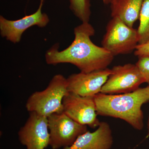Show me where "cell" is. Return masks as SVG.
<instances>
[{
	"label": "cell",
	"instance_id": "6da1fadb",
	"mask_svg": "<svg viewBox=\"0 0 149 149\" xmlns=\"http://www.w3.org/2000/svg\"><path fill=\"white\" fill-rule=\"evenodd\" d=\"M74 40L66 49L59 51L58 47L53 46L45 54L46 63L56 65L70 63L77 67L80 72H90L107 68L114 56L103 47L96 45L91 37L95 29L89 22H82L74 28Z\"/></svg>",
	"mask_w": 149,
	"mask_h": 149
},
{
	"label": "cell",
	"instance_id": "7a4b0ae2",
	"mask_svg": "<svg viewBox=\"0 0 149 149\" xmlns=\"http://www.w3.org/2000/svg\"><path fill=\"white\" fill-rule=\"evenodd\" d=\"M94 99L98 115L122 119L137 130L143 128L142 107L149 102V85L124 94L100 93L94 96Z\"/></svg>",
	"mask_w": 149,
	"mask_h": 149
},
{
	"label": "cell",
	"instance_id": "3957f363",
	"mask_svg": "<svg viewBox=\"0 0 149 149\" xmlns=\"http://www.w3.org/2000/svg\"><path fill=\"white\" fill-rule=\"evenodd\" d=\"M67 79L61 74L55 75L47 88L32 93L26 102V109L48 117L54 113L63 112V100L68 93Z\"/></svg>",
	"mask_w": 149,
	"mask_h": 149
},
{
	"label": "cell",
	"instance_id": "277c9868",
	"mask_svg": "<svg viewBox=\"0 0 149 149\" xmlns=\"http://www.w3.org/2000/svg\"><path fill=\"white\" fill-rule=\"evenodd\" d=\"M102 45L114 56L130 54L139 45L137 29L129 27L118 17H112L107 25Z\"/></svg>",
	"mask_w": 149,
	"mask_h": 149
},
{
	"label": "cell",
	"instance_id": "5b68a950",
	"mask_svg": "<svg viewBox=\"0 0 149 149\" xmlns=\"http://www.w3.org/2000/svg\"><path fill=\"white\" fill-rule=\"evenodd\" d=\"M47 119L49 146L52 149L70 146L79 136L88 131L87 125L76 122L64 112L54 113Z\"/></svg>",
	"mask_w": 149,
	"mask_h": 149
},
{
	"label": "cell",
	"instance_id": "8992f818",
	"mask_svg": "<svg viewBox=\"0 0 149 149\" xmlns=\"http://www.w3.org/2000/svg\"><path fill=\"white\" fill-rule=\"evenodd\" d=\"M102 88L101 93L107 95H118L131 93L146 83L136 64L127 63L116 65Z\"/></svg>",
	"mask_w": 149,
	"mask_h": 149
},
{
	"label": "cell",
	"instance_id": "52a82bcc",
	"mask_svg": "<svg viewBox=\"0 0 149 149\" xmlns=\"http://www.w3.org/2000/svg\"><path fill=\"white\" fill-rule=\"evenodd\" d=\"M63 112L72 120L91 128L98 127L94 97H83L68 92L63 100Z\"/></svg>",
	"mask_w": 149,
	"mask_h": 149
},
{
	"label": "cell",
	"instance_id": "ba28073f",
	"mask_svg": "<svg viewBox=\"0 0 149 149\" xmlns=\"http://www.w3.org/2000/svg\"><path fill=\"white\" fill-rule=\"evenodd\" d=\"M19 142L27 149H45L49 146L47 117L29 112L25 124L18 132Z\"/></svg>",
	"mask_w": 149,
	"mask_h": 149
},
{
	"label": "cell",
	"instance_id": "9c48e42d",
	"mask_svg": "<svg viewBox=\"0 0 149 149\" xmlns=\"http://www.w3.org/2000/svg\"><path fill=\"white\" fill-rule=\"evenodd\" d=\"M45 0H40L39 8L35 13L16 20L6 19L0 16V32L2 37L13 43L19 42L22 34L29 27L33 26L44 27L49 22L47 15L42 12Z\"/></svg>",
	"mask_w": 149,
	"mask_h": 149
},
{
	"label": "cell",
	"instance_id": "30bf717a",
	"mask_svg": "<svg viewBox=\"0 0 149 149\" xmlns=\"http://www.w3.org/2000/svg\"><path fill=\"white\" fill-rule=\"evenodd\" d=\"M111 72V70L107 68L71 74L67 78L68 92L83 97H94L101 93Z\"/></svg>",
	"mask_w": 149,
	"mask_h": 149
},
{
	"label": "cell",
	"instance_id": "8fae6325",
	"mask_svg": "<svg viewBox=\"0 0 149 149\" xmlns=\"http://www.w3.org/2000/svg\"><path fill=\"white\" fill-rule=\"evenodd\" d=\"M113 141L109 124L103 121L95 131L88 130L79 136L71 146L63 149H110Z\"/></svg>",
	"mask_w": 149,
	"mask_h": 149
},
{
	"label": "cell",
	"instance_id": "7c38bea8",
	"mask_svg": "<svg viewBox=\"0 0 149 149\" xmlns=\"http://www.w3.org/2000/svg\"><path fill=\"white\" fill-rule=\"evenodd\" d=\"M143 1L113 0L110 3L112 17H118L129 27H133L139 18Z\"/></svg>",
	"mask_w": 149,
	"mask_h": 149
},
{
	"label": "cell",
	"instance_id": "4fadbf2b",
	"mask_svg": "<svg viewBox=\"0 0 149 149\" xmlns=\"http://www.w3.org/2000/svg\"><path fill=\"white\" fill-rule=\"evenodd\" d=\"M139 19L137 31L139 45H141L149 42V0L143 1Z\"/></svg>",
	"mask_w": 149,
	"mask_h": 149
},
{
	"label": "cell",
	"instance_id": "5bb4252c",
	"mask_svg": "<svg viewBox=\"0 0 149 149\" xmlns=\"http://www.w3.org/2000/svg\"><path fill=\"white\" fill-rule=\"evenodd\" d=\"M70 8L82 22H89L91 15L90 0H70Z\"/></svg>",
	"mask_w": 149,
	"mask_h": 149
},
{
	"label": "cell",
	"instance_id": "9a60e30c",
	"mask_svg": "<svg viewBox=\"0 0 149 149\" xmlns=\"http://www.w3.org/2000/svg\"><path fill=\"white\" fill-rule=\"evenodd\" d=\"M136 64L143 75L145 82L149 85V57L140 58Z\"/></svg>",
	"mask_w": 149,
	"mask_h": 149
},
{
	"label": "cell",
	"instance_id": "2e32d148",
	"mask_svg": "<svg viewBox=\"0 0 149 149\" xmlns=\"http://www.w3.org/2000/svg\"><path fill=\"white\" fill-rule=\"evenodd\" d=\"M134 55L139 58L149 57V42L138 45L134 52Z\"/></svg>",
	"mask_w": 149,
	"mask_h": 149
},
{
	"label": "cell",
	"instance_id": "e0dca14e",
	"mask_svg": "<svg viewBox=\"0 0 149 149\" xmlns=\"http://www.w3.org/2000/svg\"><path fill=\"white\" fill-rule=\"evenodd\" d=\"M149 138V113L148 118V122H147V134L146 136V139Z\"/></svg>",
	"mask_w": 149,
	"mask_h": 149
},
{
	"label": "cell",
	"instance_id": "ac0fdd59",
	"mask_svg": "<svg viewBox=\"0 0 149 149\" xmlns=\"http://www.w3.org/2000/svg\"><path fill=\"white\" fill-rule=\"evenodd\" d=\"M113 0H103V1L105 4H110Z\"/></svg>",
	"mask_w": 149,
	"mask_h": 149
}]
</instances>
